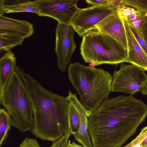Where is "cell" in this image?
Here are the masks:
<instances>
[{"label": "cell", "instance_id": "cell-1", "mask_svg": "<svg viewBox=\"0 0 147 147\" xmlns=\"http://www.w3.org/2000/svg\"><path fill=\"white\" fill-rule=\"evenodd\" d=\"M147 116V105L133 95L106 98L88 116L93 147H121Z\"/></svg>", "mask_w": 147, "mask_h": 147}, {"label": "cell", "instance_id": "cell-2", "mask_svg": "<svg viewBox=\"0 0 147 147\" xmlns=\"http://www.w3.org/2000/svg\"><path fill=\"white\" fill-rule=\"evenodd\" d=\"M15 70L24 82L32 103L34 119L30 130L36 137L54 142L63 135L59 124L52 92L44 88L21 67Z\"/></svg>", "mask_w": 147, "mask_h": 147}, {"label": "cell", "instance_id": "cell-3", "mask_svg": "<svg viewBox=\"0 0 147 147\" xmlns=\"http://www.w3.org/2000/svg\"><path fill=\"white\" fill-rule=\"evenodd\" d=\"M69 80L80 97L88 116L108 96L113 77L102 69L92 68L76 62L68 66Z\"/></svg>", "mask_w": 147, "mask_h": 147}, {"label": "cell", "instance_id": "cell-4", "mask_svg": "<svg viewBox=\"0 0 147 147\" xmlns=\"http://www.w3.org/2000/svg\"><path fill=\"white\" fill-rule=\"evenodd\" d=\"M0 100L12 126L21 132L31 129L34 121L32 103L24 82L15 70L0 93Z\"/></svg>", "mask_w": 147, "mask_h": 147}, {"label": "cell", "instance_id": "cell-5", "mask_svg": "<svg viewBox=\"0 0 147 147\" xmlns=\"http://www.w3.org/2000/svg\"><path fill=\"white\" fill-rule=\"evenodd\" d=\"M80 50L84 62H93L96 66L126 62L127 58V49L113 38L95 27L82 36Z\"/></svg>", "mask_w": 147, "mask_h": 147}, {"label": "cell", "instance_id": "cell-6", "mask_svg": "<svg viewBox=\"0 0 147 147\" xmlns=\"http://www.w3.org/2000/svg\"><path fill=\"white\" fill-rule=\"evenodd\" d=\"M145 71L133 64H121L114 71L111 83L112 92H120L133 95L140 91L147 81Z\"/></svg>", "mask_w": 147, "mask_h": 147}, {"label": "cell", "instance_id": "cell-7", "mask_svg": "<svg viewBox=\"0 0 147 147\" xmlns=\"http://www.w3.org/2000/svg\"><path fill=\"white\" fill-rule=\"evenodd\" d=\"M120 7L102 5L79 8L70 26L80 36H83L88 31L94 28L96 24Z\"/></svg>", "mask_w": 147, "mask_h": 147}, {"label": "cell", "instance_id": "cell-8", "mask_svg": "<svg viewBox=\"0 0 147 147\" xmlns=\"http://www.w3.org/2000/svg\"><path fill=\"white\" fill-rule=\"evenodd\" d=\"M78 0H37L39 16L52 18L58 23L70 25L79 10Z\"/></svg>", "mask_w": 147, "mask_h": 147}, {"label": "cell", "instance_id": "cell-9", "mask_svg": "<svg viewBox=\"0 0 147 147\" xmlns=\"http://www.w3.org/2000/svg\"><path fill=\"white\" fill-rule=\"evenodd\" d=\"M75 32L70 25L57 24L55 51L58 68L62 72L65 71L76 47L74 40Z\"/></svg>", "mask_w": 147, "mask_h": 147}, {"label": "cell", "instance_id": "cell-10", "mask_svg": "<svg viewBox=\"0 0 147 147\" xmlns=\"http://www.w3.org/2000/svg\"><path fill=\"white\" fill-rule=\"evenodd\" d=\"M120 8L109 15L95 27L100 32L113 38L127 50L125 29L118 12Z\"/></svg>", "mask_w": 147, "mask_h": 147}, {"label": "cell", "instance_id": "cell-11", "mask_svg": "<svg viewBox=\"0 0 147 147\" xmlns=\"http://www.w3.org/2000/svg\"><path fill=\"white\" fill-rule=\"evenodd\" d=\"M34 32L32 24L23 20L0 15V34L24 39L31 36Z\"/></svg>", "mask_w": 147, "mask_h": 147}, {"label": "cell", "instance_id": "cell-12", "mask_svg": "<svg viewBox=\"0 0 147 147\" xmlns=\"http://www.w3.org/2000/svg\"><path fill=\"white\" fill-rule=\"evenodd\" d=\"M121 20L125 31L127 45L126 62L136 65L145 71H147V55L136 39L129 25L125 21Z\"/></svg>", "mask_w": 147, "mask_h": 147}, {"label": "cell", "instance_id": "cell-13", "mask_svg": "<svg viewBox=\"0 0 147 147\" xmlns=\"http://www.w3.org/2000/svg\"><path fill=\"white\" fill-rule=\"evenodd\" d=\"M70 103L77 110L80 118V125L78 131L73 134L75 139L81 144L83 147H93L88 129V112L79 100L76 94L69 90L67 97Z\"/></svg>", "mask_w": 147, "mask_h": 147}, {"label": "cell", "instance_id": "cell-14", "mask_svg": "<svg viewBox=\"0 0 147 147\" xmlns=\"http://www.w3.org/2000/svg\"><path fill=\"white\" fill-rule=\"evenodd\" d=\"M37 0H0V15L4 13L28 12L37 15Z\"/></svg>", "mask_w": 147, "mask_h": 147}, {"label": "cell", "instance_id": "cell-15", "mask_svg": "<svg viewBox=\"0 0 147 147\" xmlns=\"http://www.w3.org/2000/svg\"><path fill=\"white\" fill-rule=\"evenodd\" d=\"M16 58L11 51L6 52L0 59V93L3 91L16 66Z\"/></svg>", "mask_w": 147, "mask_h": 147}, {"label": "cell", "instance_id": "cell-16", "mask_svg": "<svg viewBox=\"0 0 147 147\" xmlns=\"http://www.w3.org/2000/svg\"><path fill=\"white\" fill-rule=\"evenodd\" d=\"M56 107L58 121L63 135L69 130L68 111L70 102L67 97L52 93Z\"/></svg>", "mask_w": 147, "mask_h": 147}, {"label": "cell", "instance_id": "cell-17", "mask_svg": "<svg viewBox=\"0 0 147 147\" xmlns=\"http://www.w3.org/2000/svg\"><path fill=\"white\" fill-rule=\"evenodd\" d=\"M118 12L120 18L126 22L130 26L133 27L142 38L140 28L143 20V14L134 8L123 5H121Z\"/></svg>", "mask_w": 147, "mask_h": 147}, {"label": "cell", "instance_id": "cell-18", "mask_svg": "<svg viewBox=\"0 0 147 147\" xmlns=\"http://www.w3.org/2000/svg\"><path fill=\"white\" fill-rule=\"evenodd\" d=\"M12 125L9 116L6 110L0 109V146L6 138L11 126Z\"/></svg>", "mask_w": 147, "mask_h": 147}, {"label": "cell", "instance_id": "cell-19", "mask_svg": "<svg viewBox=\"0 0 147 147\" xmlns=\"http://www.w3.org/2000/svg\"><path fill=\"white\" fill-rule=\"evenodd\" d=\"M24 39L0 34V53L11 51L14 47L22 44Z\"/></svg>", "mask_w": 147, "mask_h": 147}, {"label": "cell", "instance_id": "cell-20", "mask_svg": "<svg viewBox=\"0 0 147 147\" xmlns=\"http://www.w3.org/2000/svg\"><path fill=\"white\" fill-rule=\"evenodd\" d=\"M68 121L69 129L71 134L77 133L80 125V118L78 112L75 107L70 102L69 107Z\"/></svg>", "mask_w": 147, "mask_h": 147}, {"label": "cell", "instance_id": "cell-21", "mask_svg": "<svg viewBox=\"0 0 147 147\" xmlns=\"http://www.w3.org/2000/svg\"><path fill=\"white\" fill-rule=\"evenodd\" d=\"M122 5L132 7L139 13H147V0H122Z\"/></svg>", "mask_w": 147, "mask_h": 147}, {"label": "cell", "instance_id": "cell-22", "mask_svg": "<svg viewBox=\"0 0 147 147\" xmlns=\"http://www.w3.org/2000/svg\"><path fill=\"white\" fill-rule=\"evenodd\" d=\"M147 136V126L142 129L136 138L123 147H142V142Z\"/></svg>", "mask_w": 147, "mask_h": 147}, {"label": "cell", "instance_id": "cell-23", "mask_svg": "<svg viewBox=\"0 0 147 147\" xmlns=\"http://www.w3.org/2000/svg\"><path fill=\"white\" fill-rule=\"evenodd\" d=\"M71 134V131L69 129L67 134L63 135L59 140L53 142L50 147H66Z\"/></svg>", "mask_w": 147, "mask_h": 147}, {"label": "cell", "instance_id": "cell-24", "mask_svg": "<svg viewBox=\"0 0 147 147\" xmlns=\"http://www.w3.org/2000/svg\"><path fill=\"white\" fill-rule=\"evenodd\" d=\"M19 147H40L36 139L25 138L20 144Z\"/></svg>", "mask_w": 147, "mask_h": 147}, {"label": "cell", "instance_id": "cell-25", "mask_svg": "<svg viewBox=\"0 0 147 147\" xmlns=\"http://www.w3.org/2000/svg\"><path fill=\"white\" fill-rule=\"evenodd\" d=\"M143 15V20L141 24V31L142 38L147 45V13Z\"/></svg>", "mask_w": 147, "mask_h": 147}, {"label": "cell", "instance_id": "cell-26", "mask_svg": "<svg viewBox=\"0 0 147 147\" xmlns=\"http://www.w3.org/2000/svg\"><path fill=\"white\" fill-rule=\"evenodd\" d=\"M130 27L140 45L147 55V45L143 39L137 33L135 29L133 27Z\"/></svg>", "mask_w": 147, "mask_h": 147}, {"label": "cell", "instance_id": "cell-27", "mask_svg": "<svg viewBox=\"0 0 147 147\" xmlns=\"http://www.w3.org/2000/svg\"><path fill=\"white\" fill-rule=\"evenodd\" d=\"M86 3L90 4L92 6L99 5H108V0H86Z\"/></svg>", "mask_w": 147, "mask_h": 147}, {"label": "cell", "instance_id": "cell-28", "mask_svg": "<svg viewBox=\"0 0 147 147\" xmlns=\"http://www.w3.org/2000/svg\"><path fill=\"white\" fill-rule=\"evenodd\" d=\"M66 147H83L82 146L75 143L74 141L71 143V141L69 140Z\"/></svg>", "mask_w": 147, "mask_h": 147}, {"label": "cell", "instance_id": "cell-29", "mask_svg": "<svg viewBox=\"0 0 147 147\" xmlns=\"http://www.w3.org/2000/svg\"><path fill=\"white\" fill-rule=\"evenodd\" d=\"M140 91L142 94L147 95V81L143 86Z\"/></svg>", "mask_w": 147, "mask_h": 147}, {"label": "cell", "instance_id": "cell-30", "mask_svg": "<svg viewBox=\"0 0 147 147\" xmlns=\"http://www.w3.org/2000/svg\"><path fill=\"white\" fill-rule=\"evenodd\" d=\"M142 147H147V136L142 142Z\"/></svg>", "mask_w": 147, "mask_h": 147}, {"label": "cell", "instance_id": "cell-31", "mask_svg": "<svg viewBox=\"0 0 147 147\" xmlns=\"http://www.w3.org/2000/svg\"><path fill=\"white\" fill-rule=\"evenodd\" d=\"M89 66L90 67L92 68H94L96 66L95 64L93 62H91L89 63Z\"/></svg>", "mask_w": 147, "mask_h": 147}]
</instances>
